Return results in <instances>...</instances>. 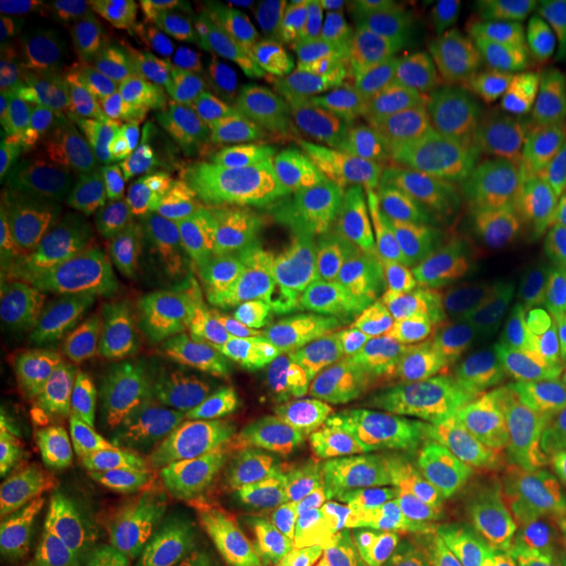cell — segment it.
<instances>
[{
    "mask_svg": "<svg viewBox=\"0 0 566 566\" xmlns=\"http://www.w3.org/2000/svg\"><path fill=\"white\" fill-rule=\"evenodd\" d=\"M187 459L179 424L111 394L48 401L17 441V470L147 509L168 499Z\"/></svg>",
    "mask_w": 566,
    "mask_h": 566,
    "instance_id": "obj_1",
    "label": "cell"
},
{
    "mask_svg": "<svg viewBox=\"0 0 566 566\" xmlns=\"http://www.w3.org/2000/svg\"><path fill=\"white\" fill-rule=\"evenodd\" d=\"M111 391L142 412L200 433L242 424V394L212 342L195 328L189 310L153 283L137 315L103 352Z\"/></svg>",
    "mask_w": 566,
    "mask_h": 566,
    "instance_id": "obj_2",
    "label": "cell"
},
{
    "mask_svg": "<svg viewBox=\"0 0 566 566\" xmlns=\"http://www.w3.org/2000/svg\"><path fill=\"white\" fill-rule=\"evenodd\" d=\"M45 129L48 155L61 176L150 181L168 124L142 76L90 74L55 92Z\"/></svg>",
    "mask_w": 566,
    "mask_h": 566,
    "instance_id": "obj_3",
    "label": "cell"
},
{
    "mask_svg": "<svg viewBox=\"0 0 566 566\" xmlns=\"http://www.w3.org/2000/svg\"><path fill=\"white\" fill-rule=\"evenodd\" d=\"M3 522L24 566H134L150 548V509L76 491L13 470L3 485Z\"/></svg>",
    "mask_w": 566,
    "mask_h": 566,
    "instance_id": "obj_4",
    "label": "cell"
},
{
    "mask_svg": "<svg viewBox=\"0 0 566 566\" xmlns=\"http://www.w3.org/2000/svg\"><path fill=\"white\" fill-rule=\"evenodd\" d=\"M32 231L80 265H111L160 286L176 275L171 226L153 181L61 176L55 208Z\"/></svg>",
    "mask_w": 566,
    "mask_h": 566,
    "instance_id": "obj_5",
    "label": "cell"
},
{
    "mask_svg": "<svg viewBox=\"0 0 566 566\" xmlns=\"http://www.w3.org/2000/svg\"><path fill=\"white\" fill-rule=\"evenodd\" d=\"M391 300L467 384H480L525 349V321L475 265L436 254L391 283Z\"/></svg>",
    "mask_w": 566,
    "mask_h": 566,
    "instance_id": "obj_6",
    "label": "cell"
},
{
    "mask_svg": "<svg viewBox=\"0 0 566 566\" xmlns=\"http://www.w3.org/2000/svg\"><path fill=\"white\" fill-rule=\"evenodd\" d=\"M454 449L501 504L522 516L566 514V417L527 405L472 409L457 424Z\"/></svg>",
    "mask_w": 566,
    "mask_h": 566,
    "instance_id": "obj_7",
    "label": "cell"
},
{
    "mask_svg": "<svg viewBox=\"0 0 566 566\" xmlns=\"http://www.w3.org/2000/svg\"><path fill=\"white\" fill-rule=\"evenodd\" d=\"M436 451L409 428L378 430L325 462L315 501L334 541L384 533Z\"/></svg>",
    "mask_w": 566,
    "mask_h": 566,
    "instance_id": "obj_8",
    "label": "cell"
},
{
    "mask_svg": "<svg viewBox=\"0 0 566 566\" xmlns=\"http://www.w3.org/2000/svg\"><path fill=\"white\" fill-rule=\"evenodd\" d=\"M268 483L250 424L205 433L184 464L166 504L176 520L223 541L265 512Z\"/></svg>",
    "mask_w": 566,
    "mask_h": 566,
    "instance_id": "obj_9",
    "label": "cell"
},
{
    "mask_svg": "<svg viewBox=\"0 0 566 566\" xmlns=\"http://www.w3.org/2000/svg\"><path fill=\"white\" fill-rule=\"evenodd\" d=\"M176 90L202 155L221 160L271 108L252 55L231 30L179 63Z\"/></svg>",
    "mask_w": 566,
    "mask_h": 566,
    "instance_id": "obj_10",
    "label": "cell"
},
{
    "mask_svg": "<svg viewBox=\"0 0 566 566\" xmlns=\"http://www.w3.org/2000/svg\"><path fill=\"white\" fill-rule=\"evenodd\" d=\"M493 488L462 451H436L388 525L401 541L443 556L504 522Z\"/></svg>",
    "mask_w": 566,
    "mask_h": 566,
    "instance_id": "obj_11",
    "label": "cell"
},
{
    "mask_svg": "<svg viewBox=\"0 0 566 566\" xmlns=\"http://www.w3.org/2000/svg\"><path fill=\"white\" fill-rule=\"evenodd\" d=\"M168 292L197 317L205 334L210 336L247 405L260 409L279 405L273 365L283 344L302 323V310L279 300L247 302L197 294L189 289H168Z\"/></svg>",
    "mask_w": 566,
    "mask_h": 566,
    "instance_id": "obj_12",
    "label": "cell"
},
{
    "mask_svg": "<svg viewBox=\"0 0 566 566\" xmlns=\"http://www.w3.org/2000/svg\"><path fill=\"white\" fill-rule=\"evenodd\" d=\"M296 231L310 252L352 271L405 275L417 268V239L407 218L344 189L304 205Z\"/></svg>",
    "mask_w": 566,
    "mask_h": 566,
    "instance_id": "obj_13",
    "label": "cell"
},
{
    "mask_svg": "<svg viewBox=\"0 0 566 566\" xmlns=\"http://www.w3.org/2000/svg\"><path fill=\"white\" fill-rule=\"evenodd\" d=\"M223 160L294 210L342 189L321 126L286 108H268Z\"/></svg>",
    "mask_w": 566,
    "mask_h": 566,
    "instance_id": "obj_14",
    "label": "cell"
},
{
    "mask_svg": "<svg viewBox=\"0 0 566 566\" xmlns=\"http://www.w3.org/2000/svg\"><path fill=\"white\" fill-rule=\"evenodd\" d=\"M313 122L321 126L328 142L344 192L407 218L420 231L428 221L430 208V166L422 153L396 145L373 126L349 129V126L331 122L328 116H315Z\"/></svg>",
    "mask_w": 566,
    "mask_h": 566,
    "instance_id": "obj_15",
    "label": "cell"
},
{
    "mask_svg": "<svg viewBox=\"0 0 566 566\" xmlns=\"http://www.w3.org/2000/svg\"><path fill=\"white\" fill-rule=\"evenodd\" d=\"M155 187L166 205L176 250V275L166 289H189L247 302L273 300L254 275L244 247L212 221L174 174L163 176Z\"/></svg>",
    "mask_w": 566,
    "mask_h": 566,
    "instance_id": "obj_16",
    "label": "cell"
},
{
    "mask_svg": "<svg viewBox=\"0 0 566 566\" xmlns=\"http://www.w3.org/2000/svg\"><path fill=\"white\" fill-rule=\"evenodd\" d=\"M153 283L111 265H80L74 313L53 336L19 338L13 342L17 354L51 359L61 375H74L87 367L97 354L116 342Z\"/></svg>",
    "mask_w": 566,
    "mask_h": 566,
    "instance_id": "obj_17",
    "label": "cell"
},
{
    "mask_svg": "<svg viewBox=\"0 0 566 566\" xmlns=\"http://www.w3.org/2000/svg\"><path fill=\"white\" fill-rule=\"evenodd\" d=\"M229 24L283 69L334 82L344 38V11L334 0H233Z\"/></svg>",
    "mask_w": 566,
    "mask_h": 566,
    "instance_id": "obj_18",
    "label": "cell"
},
{
    "mask_svg": "<svg viewBox=\"0 0 566 566\" xmlns=\"http://www.w3.org/2000/svg\"><path fill=\"white\" fill-rule=\"evenodd\" d=\"M378 321V310L367 307L359 321L357 346L349 363L325 391L296 409L315 454L342 438L378 433V428L399 415V399L388 384L384 367L375 359V336H378V325H384Z\"/></svg>",
    "mask_w": 566,
    "mask_h": 566,
    "instance_id": "obj_19",
    "label": "cell"
},
{
    "mask_svg": "<svg viewBox=\"0 0 566 566\" xmlns=\"http://www.w3.org/2000/svg\"><path fill=\"white\" fill-rule=\"evenodd\" d=\"M428 221L420 237L438 258L475 265L514 226V195L501 184L464 179L430 168Z\"/></svg>",
    "mask_w": 566,
    "mask_h": 566,
    "instance_id": "obj_20",
    "label": "cell"
},
{
    "mask_svg": "<svg viewBox=\"0 0 566 566\" xmlns=\"http://www.w3.org/2000/svg\"><path fill=\"white\" fill-rule=\"evenodd\" d=\"M168 174L184 184L192 200L223 231H229L233 242L244 247V252L268 244L296 226L300 210L275 200L221 158L192 155Z\"/></svg>",
    "mask_w": 566,
    "mask_h": 566,
    "instance_id": "obj_21",
    "label": "cell"
},
{
    "mask_svg": "<svg viewBox=\"0 0 566 566\" xmlns=\"http://www.w3.org/2000/svg\"><path fill=\"white\" fill-rule=\"evenodd\" d=\"M485 71L504 122L566 147V82L512 27L488 45Z\"/></svg>",
    "mask_w": 566,
    "mask_h": 566,
    "instance_id": "obj_22",
    "label": "cell"
},
{
    "mask_svg": "<svg viewBox=\"0 0 566 566\" xmlns=\"http://www.w3.org/2000/svg\"><path fill=\"white\" fill-rule=\"evenodd\" d=\"M61 174L48 155L45 113H3L0 150V221L3 229H34L55 208Z\"/></svg>",
    "mask_w": 566,
    "mask_h": 566,
    "instance_id": "obj_23",
    "label": "cell"
},
{
    "mask_svg": "<svg viewBox=\"0 0 566 566\" xmlns=\"http://www.w3.org/2000/svg\"><path fill=\"white\" fill-rule=\"evenodd\" d=\"M247 258L265 292L296 310H302V304L352 310L373 281V273L334 265L310 252L296 226L268 244L254 247Z\"/></svg>",
    "mask_w": 566,
    "mask_h": 566,
    "instance_id": "obj_24",
    "label": "cell"
},
{
    "mask_svg": "<svg viewBox=\"0 0 566 566\" xmlns=\"http://www.w3.org/2000/svg\"><path fill=\"white\" fill-rule=\"evenodd\" d=\"M388 61L415 87L428 90L441 101L495 111L485 63L475 48L457 34L438 27H420L396 40Z\"/></svg>",
    "mask_w": 566,
    "mask_h": 566,
    "instance_id": "obj_25",
    "label": "cell"
},
{
    "mask_svg": "<svg viewBox=\"0 0 566 566\" xmlns=\"http://www.w3.org/2000/svg\"><path fill=\"white\" fill-rule=\"evenodd\" d=\"M373 124L422 153L436 134V111L394 66L365 59H342L334 82Z\"/></svg>",
    "mask_w": 566,
    "mask_h": 566,
    "instance_id": "obj_26",
    "label": "cell"
},
{
    "mask_svg": "<svg viewBox=\"0 0 566 566\" xmlns=\"http://www.w3.org/2000/svg\"><path fill=\"white\" fill-rule=\"evenodd\" d=\"M334 556V535L315 495L273 501L239 533V566H321Z\"/></svg>",
    "mask_w": 566,
    "mask_h": 566,
    "instance_id": "obj_27",
    "label": "cell"
},
{
    "mask_svg": "<svg viewBox=\"0 0 566 566\" xmlns=\"http://www.w3.org/2000/svg\"><path fill=\"white\" fill-rule=\"evenodd\" d=\"M229 3L218 0H139L118 11V30L155 61L187 59L229 30Z\"/></svg>",
    "mask_w": 566,
    "mask_h": 566,
    "instance_id": "obj_28",
    "label": "cell"
},
{
    "mask_svg": "<svg viewBox=\"0 0 566 566\" xmlns=\"http://www.w3.org/2000/svg\"><path fill=\"white\" fill-rule=\"evenodd\" d=\"M76 289H80V263L32 231L19 289L3 310L17 342L59 334L74 313Z\"/></svg>",
    "mask_w": 566,
    "mask_h": 566,
    "instance_id": "obj_29",
    "label": "cell"
},
{
    "mask_svg": "<svg viewBox=\"0 0 566 566\" xmlns=\"http://www.w3.org/2000/svg\"><path fill=\"white\" fill-rule=\"evenodd\" d=\"M509 307L525 321L533 310L566 294V258L527 231L512 229L478 263Z\"/></svg>",
    "mask_w": 566,
    "mask_h": 566,
    "instance_id": "obj_30",
    "label": "cell"
},
{
    "mask_svg": "<svg viewBox=\"0 0 566 566\" xmlns=\"http://www.w3.org/2000/svg\"><path fill=\"white\" fill-rule=\"evenodd\" d=\"M514 200L541 242L566 258V158L543 139H530L522 155Z\"/></svg>",
    "mask_w": 566,
    "mask_h": 566,
    "instance_id": "obj_31",
    "label": "cell"
},
{
    "mask_svg": "<svg viewBox=\"0 0 566 566\" xmlns=\"http://www.w3.org/2000/svg\"><path fill=\"white\" fill-rule=\"evenodd\" d=\"M250 430L263 459L268 495L273 501L310 495L315 449L300 412H263L252 417Z\"/></svg>",
    "mask_w": 566,
    "mask_h": 566,
    "instance_id": "obj_32",
    "label": "cell"
},
{
    "mask_svg": "<svg viewBox=\"0 0 566 566\" xmlns=\"http://www.w3.org/2000/svg\"><path fill=\"white\" fill-rule=\"evenodd\" d=\"M422 158L436 171L464 176V179L501 184V187L509 179L501 137L467 116H446L422 150Z\"/></svg>",
    "mask_w": 566,
    "mask_h": 566,
    "instance_id": "obj_33",
    "label": "cell"
},
{
    "mask_svg": "<svg viewBox=\"0 0 566 566\" xmlns=\"http://www.w3.org/2000/svg\"><path fill=\"white\" fill-rule=\"evenodd\" d=\"M118 11L101 0H3L0 32L6 40H53L74 32L108 30Z\"/></svg>",
    "mask_w": 566,
    "mask_h": 566,
    "instance_id": "obj_34",
    "label": "cell"
},
{
    "mask_svg": "<svg viewBox=\"0 0 566 566\" xmlns=\"http://www.w3.org/2000/svg\"><path fill=\"white\" fill-rule=\"evenodd\" d=\"M349 17L363 40L365 55L388 59L401 34L420 27H436L446 19H459L462 11L446 0H352Z\"/></svg>",
    "mask_w": 566,
    "mask_h": 566,
    "instance_id": "obj_35",
    "label": "cell"
},
{
    "mask_svg": "<svg viewBox=\"0 0 566 566\" xmlns=\"http://www.w3.org/2000/svg\"><path fill=\"white\" fill-rule=\"evenodd\" d=\"M59 367L51 359L24 357L13 349L3 352L0 363V443L3 451L19 441L27 422L40 412L51 391Z\"/></svg>",
    "mask_w": 566,
    "mask_h": 566,
    "instance_id": "obj_36",
    "label": "cell"
},
{
    "mask_svg": "<svg viewBox=\"0 0 566 566\" xmlns=\"http://www.w3.org/2000/svg\"><path fill=\"white\" fill-rule=\"evenodd\" d=\"M59 51L30 40L0 42V105L3 113L21 108V101L51 82Z\"/></svg>",
    "mask_w": 566,
    "mask_h": 566,
    "instance_id": "obj_37",
    "label": "cell"
},
{
    "mask_svg": "<svg viewBox=\"0 0 566 566\" xmlns=\"http://www.w3.org/2000/svg\"><path fill=\"white\" fill-rule=\"evenodd\" d=\"M443 566H541L525 522L506 516L475 543L443 554Z\"/></svg>",
    "mask_w": 566,
    "mask_h": 566,
    "instance_id": "obj_38",
    "label": "cell"
},
{
    "mask_svg": "<svg viewBox=\"0 0 566 566\" xmlns=\"http://www.w3.org/2000/svg\"><path fill=\"white\" fill-rule=\"evenodd\" d=\"M273 384L279 388V405L315 399L331 384L313 342L304 334L302 323L296 325L294 334L283 344L279 359H275Z\"/></svg>",
    "mask_w": 566,
    "mask_h": 566,
    "instance_id": "obj_39",
    "label": "cell"
},
{
    "mask_svg": "<svg viewBox=\"0 0 566 566\" xmlns=\"http://www.w3.org/2000/svg\"><path fill=\"white\" fill-rule=\"evenodd\" d=\"M512 30L566 82V13L546 6H516Z\"/></svg>",
    "mask_w": 566,
    "mask_h": 566,
    "instance_id": "obj_40",
    "label": "cell"
},
{
    "mask_svg": "<svg viewBox=\"0 0 566 566\" xmlns=\"http://www.w3.org/2000/svg\"><path fill=\"white\" fill-rule=\"evenodd\" d=\"M302 328L313 342L325 375L334 380L344 370L346 349H349V310L315 307L302 315Z\"/></svg>",
    "mask_w": 566,
    "mask_h": 566,
    "instance_id": "obj_41",
    "label": "cell"
},
{
    "mask_svg": "<svg viewBox=\"0 0 566 566\" xmlns=\"http://www.w3.org/2000/svg\"><path fill=\"white\" fill-rule=\"evenodd\" d=\"M134 566H229L212 541L189 530H168Z\"/></svg>",
    "mask_w": 566,
    "mask_h": 566,
    "instance_id": "obj_42",
    "label": "cell"
},
{
    "mask_svg": "<svg viewBox=\"0 0 566 566\" xmlns=\"http://www.w3.org/2000/svg\"><path fill=\"white\" fill-rule=\"evenodd\" d=\"M349 556L354 566H443V558L433 551L417 548L388 530L352 543Z\"/></svg>",
    "mask_w": 566,
    "mask_h": 566,
    "instance_id": "obj_43",
    "label": "cell"
},
{
    "mask_svg": "<svg viewBox=\"0 0 566 566\" xmlns=\"http://www.w3.org/2000/svg\"><path fill=\"white\" fill-rule=\"evenodd\" d=\"M525 352L535 359H566V294L525 317Z\"/></svg>",
    "mask_w": 566,
    "mask_h": 566,
    "instance_id": "obj_44",
    "label": "cell"
},
{
    "mask_svg": "<svg viewBox=\"0 0 566 566\" xmlns=\"http://www.w3.org/2000/svg\"><path fill=\"white\" fill-rule=\"evenodd\" d=\"M32 242V229H3L0 233V302L9 307L24 273L27 250Z\"/></svg>",
    "mask_w": 566,
    "mask_h": 566,
    "instance_id": "obj_45",
    "label": "cell"
},
{
    "mask_svg": "<svg viewBox=\"0 0 566 566\" xmlns=\"http://www.w3.org/2000/svg\"><path fill=\"white\" fill-rule=\"evenodd\" d=\"M541 566H566V514L522 516Z\"/></svg>",
    "mask_w": 566,
    "mask_h": 566,
    "instance_id": "obj_46",
    "label": "cell"
},
{
    "mask_svg": "<svg viewBox=\"0 0 566 566\" xmlns=\"http://www.w3.org/2000/svg\"><path fill=\"white\" fill-rule=\"evenodd\" d=\"M525 399L527 407L537 409V412L566 417V367L530 386L525 391Z\"/></svg>",
    "mask_w": 566,
    "mask_h": 566,
    "instance_id": "obj_47",
    "label": "cell"
},
{
    "mask_svg": "<svg viewBox=\"0 0 566 566\" xmlns=\"http://www.w3.org/2000/svg\"><path fill=\"white\" fill-rule=\"evenodd\" d=\"M0 566H24L13 530L3 520H0Z\"/></svg>",
    "mask_w": 566,
    "mask_h": 566,
    "instance_id": "obj_48",
    "label": "cell"
},
{
    "mask_svg": "<svg viewBox=\"0 0 566 566\" xmlns=\"http://www.w3.org/2000/svg\"><path fill=\"white\" fill-rule=\"evenodd\" d=\"M321 566H354V558H352V556H338V554H334V556L328 558V562L321 564Z\"/></svg>",
    "mask_w": 566,
    "mask_h": 566,
    "instance_id": "obj_49",
    "label": "cell"
}]
</instances>
